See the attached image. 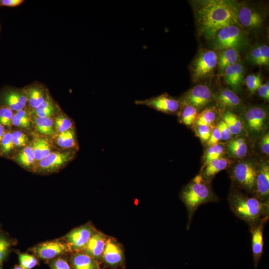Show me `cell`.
I'll return each mask as SVG.
<instances>
[{
    "label": "cell",
    "mask_w": 269,
    "mask_h": 269,
    "mask_svg": "<svg viewBox=\"0 0 269 269\" xmlns=\"http://www.w3.org/2000/svg\"><path fill=\"white\" fill-rule=\"evenodd\" d=\"M193 10L199 31L207 38H213L220 29L239 26L237 3L227 0H205L194 2Z\"/></svg>",
    "instance_id": "obj_1"
},
{
    "label": "cell",
    "mask_w": 269,
    "mask_h": 269,
    "mask_svg": "<svg viewBox=\"0 0 269 269\" xmlns=\"http://www.w3.org/2000/svg\"><path fill=\"white\" fill-rule=\"evenodd\" d=\"M228 201L234 215L249 227L269 218V203L263 202L254 196H249L237 189L232 188Z\"/></svg>",
    "instance_id": "obj_2"
},
{
    "label": "cell",
    "mask_w": 269,
    "mask_h": 269,
    "mask_svg": "<svg viewBox=\"0 0 269 269\" xmlns=\"http://www.w3.org/2000/svg\"><path fill=\"white\" fill-rule=\"evenodd\" d=\"M180 198L187 210V229L192 223L195 212L201 205L219 201L209 182L206 181L201 174L197 175L183 188L180 193Z\"/></svg>",
    "instance_id": "obj_3"
},
{
    "label": "cell",
    "mask_w": 269,
    "mask_h": 269,
    "mask_svg": "<svg viewBox=\"0 0 269 269\" xmlns=\"http://www.w3.org/2000/svg\"><path fill=\"white\" fill-rule=\"evenodd\" d=\"M213 38V47L221 51L230 48L238 51L248 44L246 34L240 26L236 25L220 29Z\"/></svg>",
    "instance_id": "obj_4"
},
{
    "label": "cell",
    "mask_w": 269,
    "mask_h": 269,
    "mask_svg": "<svg viewBox=\"0 0 269 269\" xmlns=\"http://www.w3.org/2000/svg\"><path fill=\"white\" fill-rule=\"evenodd\" d=\"M218 56L211 50H203L197 55L191 65L192 80L197 82L211 76L217 65Z\"/></svg>",
    "instance_id": "obj_5"
},
{
    "label": "cell",
    "mask_w": 269,
    "mask_h": 269,
    "mask_svg": "<svg viewBox=\"0 0 269 269\" xmlns=\"http://www.w3.org/2000/svg\"><path fill=\"white\" fill-rule=\"evenodd\" d=\"M257 167L247 161L238 163L231 172V177L238 188L253 194Z\"/></svg>",
    "instance_id": "obj_6"
},
{
    "label": "cell",
    "mask_w": 269,
    "mask_h": 269,
    "mask_svg": "<svg viewBox=\"0 0 269 269\" xmlns=\"http://www.w3.org/2000/svg\"><path fill=\"white\" fill-rule=\"evenodd\" d=\"M212 99V92L204 84L197 85L184 93L179 99L180 106L191 105L197 110L203 108Z\"/></svg>",
    "instance_id": "obj_7"
},
{
    "label": "cell",
    "mask_w": 269,
    "mask_h": 269,
    "mask_svg": "<svg viewBox=\"0 0 269 269\" xmlns=\"http://www.w3.org/2000/svg\"><path fill=\"white\" fill-rule=\"evenodd\" d=\"M137 105H144L166 114H174L179 111L180 104L179 100L167 93L152 97L144 100L134 101Z\"/></svg>",
    "instance_id": "obj_8"
},
{
    "label": "cell",
    "mask_w": 269,
    "mask_h": 269,
    "mask_svg": "<svg viewBox=\"0 0 269 269\" xmlns=\"http://www.w3.org/2000/svg\"><path fill=\"white\" fill-rule=\"evenodd\" d=\"M237 18L240 25L250 29L260 28L264 16L259 10L244 3H237Z\"/></svg>",
    "instance_id": "obj_9"
},
{
    "label": "cell",
    "mask_w": 269,
    "mask_h": 269,
    "mask_svg": "<svg viewBox=\"0 0 269 269\" xmlns=\"http://www.w3.org/2000/svg\"><path fill=\"white\" fill-rule=\"evenodd\" d=\"M96 231L89 224L76 228L65 236V240L71 251H82L89 240Z\"/></svg>",
    "instance_id": "obj_10"
},
{
    "label": "cell",
    "mask_w": 269,
    "mask_h": 269,
    "mask_svg": "<svg viewBox=\"0 0 269 269\" xmlns=\"http://www.w3.org/2000/svg\"><path fill=\"white\" fill-rule=\"evenodd\" d=\"M27 103L23 89L7 87L0 93V106H5L12 111H18L23 109Z\"/></svg>",
    "instance_id": "obj_11"
},
{
    "label": "cell",
    "mask_w": 269,
    "mask_h": 269,
    "mask_svg": "<svg viewBox=\"0 0 269 269\" xmlns=\"http://www.w3.org/2000/svg\"><path fill=\"white\" fill-rule=\"evenodd\" d=\"M33 251L39 258L49 260L71 250L66 242L55 240L39 244L33 248Z\"/></svg>",
    "instance_id": "obj_12"
},
{
    "label": "cell",
    "mask_w": 269,
    "mask_h": 269,
    "mask_svg": "<svg viewBox=\"0 0 269 269\" xmlns=\"http://www.w3.org/2000/svg\"><path fill=\"white\" fill-rule=\"evenodd\" d=\"M254 196L265 203H269V166L266 163L257 167Z\"/></svg>",
    "instance_id": "obj_13"
},
{
    "label": "cell",
    "mask_w": 269,
    "mask_h": 269,
    "mask_svg": "<svg viewBox=\"0 0 269 269\" xmlns=\"http://www.w3.org/2000/svg\"><path fill=\"white\" fill-rule=\"evenodd\" d=\"M101 259L107 266L117 268L123 264L124 261L121 246L114 239L107 238Z\"/></svg>",
    "instance_id": "obj_14"
},
{
    "label": "cell",
    "mask_w": 269,
    "mask_h": 269,
    "mask_svg": "<svg viewBox=\"0 0 269 269\" xmlns=\"http://www.w3.org/2000/svg\"><path fill=\"white\" fill-rule=\"evenodd\" d=\"M269 218L249 227L251 234V248L255 267L256 268L263 253V231Z\"/></svg>",
    "instance_id": "obj_15"
},
{
    "label": "cell",
    "mask_w": 269,
    "mask_h": 269,
    "mask_svg": "<svg viewBox=\"0 0 269 269\" xmlns=\"http://www.w3.org/2000/svg\"><path fill=\"white\" fill-rule=\"evenodd\" d=\"M23 89L26 94L27 102L33 110L39 106L49 97L47 89L38 82H33Z\"/></svg>",
    "instance_id": "obj_16"
},
{
    "label": "cell",
    "mask_w": 269,
    "mask_h": 269,
    "mask_svg": "<svg viewBox=\"0 0 269 269\" xmlns=\"http://www.w3.org/2000/svg\"><path fill=\"white\" fill-rule=\"evenodd\" d=\"M245 118L250 131L259 133L262 131L265 127L267 113L263 108L254 106L247 111Z\"/></svg>",
    "instance_id": "obj_17"
},
{
    "label": "cell",
    "mask_w": 269,
    "mask_h": 269,
    "mask_svg": "<svg viewBox=\"0 0 269 269\" xmlns=\"http://www.w3.org/2000/svg\"><path fill=\"white\" fill-rule=\"evenodd\" d=\"M244 71L243 65L239 63L230 65L224 70V81L233 91H237L240 89L243 82Z\"/></svg>",
    "instance_id": "obj_18"
},
{
    "label": "cell",
    "mask_w": 269,
    "mask_h": 269,
    "mask_svg": "<svg viewBox=\"0 0 269 269\" xmlns=\"http://www.w3.org/2000/svg\"><path fill=\"white\" fill-rule=\"evenodd\" d=\"M106 240L104 234L96 231L82 251L98 261L101 258Z\"/></svg>",
    "instance_id": "obj_19"
},
{
    "label": "cell",
    "mask_w": 269,
    "mask_h": 269,
    "mask_svg": "<svg viewBox=\"0 0 269 269\" xmlns=\"http://www.w3.org/2000/svg\"><path fill=\"white\" fill-rule=\"evenodd\" d=\"M74 156L71 152H53L41 160L40 167L43 170H50L58 168L70 161Z\"/></svg>",
    "instance_id": "obj_20"
},
{
    "label": "cell",
    "mask_w": 269,
    "mask_h": 269,
    "mask_svg": "<svg viewBox=\"0 0 269 269\" xmlns=\"http://www.w3.org/2000/svg\"><path fill=\"white\" fill-rule=\"evenodd\" d=\"M71 263L73 269H101L98 261L84 252L74 254Z\"/></svg>",
    "instance_id": "obj_21"
},
{
    "label": "cell",
    "mask_w": 269,
    "mask_h": 269,
    "mask_svg": "<svg viewBox=\"0 0 269 269\" xmlns=\"http://www.w3.org/2000/svg\"><path fill=\"white\" fill-rule=\"evenodd\" d=\"M230 163V160L228 158L220 157L214 159L205 165L201 174L206 181L209 182L218 173L227 168Z\"/></svg>",
    "instance_id": "obj_22"
},
{
    "label": "cell",
    "mask_w": 269,
    "mask_h": 269,
    "mask_svg": "<svg viewBox=\"0 0 269 269\" xmlns=\"http://www.w3.org/2000/svg\"><path fill=\"white\" fill-rule=\"evenodd\" d=\"M239 59L238 51L235 49H227L221 51L217 58V65L221 72L228 66L237 63Z\"/></svg>",
    "instance_id": "obj_23"
},
{
    "label": "cell",
    "mask_w": 269,
    "mask_h": 269,
    "mask_svg": "<svg viewBox=\"0 0 269 269\" xmlns=\"http://www.w3.org/2000/svg\"><path fill=\"white\" fill-rule=\"evenodd\" d=\"M217 100L221 106L228 108H235L241 102L237 94L228 88L222 90L217 96Z\"/></svg>",
    "instance_id": "obj_24"
},
{
    "label": "cell",
    "mask_w": 269,
    "mask_h": 269,
    "mask_svg": "<svg viewBox=\"0 0 269 269\" xmlns=\"http://www.w3.org/2000/svg\"><path fill=\"white\" fill-rule=\"evenodd\" d=\"M228 150L233 157L242 158L247 154L248 146L245 139L239 137L229 141L227 144Z\"/></svg>",
    "instance_id": "obj_25"
},
{
    "label": "cell",
    "mask_w": 269,
    "mask_h": 269,
    "mask_svg": "<svg viewBox=\"0 0 269 269\" xmlns=\"http://www.w3.org/2000/svg\"><path fill=\"white\" fill-rule=\"evenodd\" d=\"M222 120L226 123L232 135H236L242 131L243 124L240 118L231 111H226L223 115Z\"/></svg>",
    "instance_id": "obj_26"
},
{
    "label": "cell",
    "mask_w": 269,
    "mask_h": 269,
    "mask_svg": "<svg viewBox=\"0 0 269 269\" xmlns=\"http://www.w3.org/2000/svg\"><path fill=\"white\" fill-rule=\"evenodd\" d=\"M31 147L35 159L37 160L41 161L51 153L50 145L47 141L44 139L34 140Z\"/></svg>",
    "instance_id": "obj_27"
},
{
    "label": "cell",
    "mask_w": 269,
    "mask_h": 269,
    "mask_svg": "<svg viewBox=\"0 0 269 269\" xmlns=\"http://www.w3.org/2000/svg\"><path fill=\"white\" fill-rule=\"evenodd\" d=\"M198 114V110L195 107L191 105L182 106L179 112V120L181 123L190 126L195 122Z\"/></svg>",
    "instance_id": "obj_28"
},
{
    "label": "cell",
    "mask_w": 269,
    "mask_h": 269,
    "mask_svg": "<svg viewBox=\"0 0 269 269\" xmlns=\"http://www.w3.org/2000/svg\"><path fill=\"white\" fill-rule=\"evenodd\" d=\"M57 110V106L48 97L39 106L34 110V113L37 117L50 118Z\"/></svg>",
    "instance_id": "obj_29"
},
{
    "label": "cell",
    "mask_w": 269,
    "mask_h": 269,
    "mask_svg": "<svg viewBox=\"0 0 269 269\" xmlns=\"http://www.w3.org/2000/svg\"><path fill=\"white\" fill-rule=\"evenodd\" d=\"M58 145L65 148H71L75 147L76 142L75 133L72 128L61 133L57 138Z\"/></svg>",
    "instance_id": "obj_30"
},
{
    "label": "cell",
    "mask_w": 269,
    "mask_h": 269,
    "mask_svg": "<svg viewBox=\"0 0 269 269\" xmlns=\"http://www.w3.org/2000/svg\"><path fill=\"white\" fill-rule=\"evenodd\" d=\"M216 115L211 109H206L198 114L195 122L197 126L206 125L213 127L216 120Z\"/></svg>",
    "instance_id": "obj_31"
},
{
    "label": "cell",
    "mask_w": 269,
    "mask_h": 269,
    "mask_svg": "<svg viewBox=\"0 0 269 269\" xmlns=\"http://www.w3.org/2000/svg\"><path fill=\"white\" fill-rule=\"evenodd\" d=\"M36 127L41 133L51 135L53 133V121L50 118L37 117L35 119Z\"/></svg>",
    "instance_id": "obj_32"
},
{
    "label": "cell",
    "mask_w": 269,
    "mask_h": 269,
    "mask_svg": "<svg viewBox=\"0 0 269 269\" xmlns=\"http://www.w3.org/2000/svg\"><path fill=\"white\" fill-rule=\"evenodd\" d=\"M12 122L14 125L20 127L29 128L30 126L28 113L24 109L14 114Z\"/></svg>",
    "instance_id": "obj_33"
},
{
    "label": "cell",
    "mask_w": 269,
    "mask_h": 269,
    "mask_svg": "<svg viewBox=\"0 0 269 269\" xmlns=\"http://www.w3.org/2000/svg\"><path fill=\"white\" fill-rule=\"evenodd\" d=\"M223 153V146L220 144L217 143L209 147L205 155V165L214 159L221 157Z\"/></svg>",
    "instance_id": "obj_34"
},
{
    "label": "cell",
    "mask_w": 269,
    "mask_h": 269,
    "mask_svg": "<svg viewBox=\"0 0 269 269\" xmlns=\"http://www.w3.org/2000/svg\"><path fill=\"white\" fill-rule=\"evenodd\" d=\"M16 159L23 166H29L31 165L35 159L32 147L29 146L25 148L19 153Z\"/></svg>",
    "instance_id": "obj_35"
},
{
    "label": "cell",
    "mask_w": 269,
    "mask_h": 269,
    "mask_svg": "<svg viewBox=\"0 0 269 269\" xmlns=\"http://www.w3.org/2000/svg\"><path fill=\"white\" fill-rule=\"evenodd\" d=\"M20 265L24 269H31L38 264L37 258L33 255L27 253H21L19 255Z\"/></svg>",
    "instance_id": "obj_36"
},
{
    "label": "cell",
    "mask_w": 269,
    "mask_h": 269,
    "mask_svg": "<svg viewBox=\"0 0 269 269\" xmlns=\"http://www.w3.org/2000/svg\"><path fill=\"white\" fill-rule=\"evenodd\" d=\"M245 84L251 94L254 93L262 85L260 75L251 74L246 77Z\"/></svg>",
    "instance_id": "obj_37"
},
{
    "label": "cell",
    "mask_w": 269,
    "mask_h": 269,
    "mask_svg": "<svg viewBox=\"0 0 269 269\" xmlns=\"http://www.w3.org/2000/svg\"><path fill=\"white\" fill-rule=\"evenodd\" d=\"M12 245L10 239L5 235L0 233V263L6 257Z\"/></svg>",
    "instance_id": "obj_38"
},
{
    "label": "cell",
    "mask_w": 269,
    "mask_h": 269,
    "mask_svg": "<svg viewBox=\"0 0 269 269\" xmlns=\"http://www.w3.org/2000/svg\"><path fill=\"white\" fill-rule=\"evenodd\" d=\"M55 127L59 132L62 133L72 128L73 123L69 118L59 115L55 120Z\"/></svg>",
    "instance_id": "obj_39"
},
{
    "label": "cell",
    "mask_w": 269,
    "mask_h": 269,
    "mask_svg": "<svg viewBox=\"0 0 269 269\" xmlns=\"http://www.w3.org/2000/svg\"><path fill=\"white\" fill-rule=\"evenodd\" d=\"M14 114L10 108L5 106H0V124L10 127L12 124Z\"/></svg>",
    "instance_id": "obj_40"
},
{
    "label": "cell",
    "mask_w": 269,
    "mask_h": 269,
    "mask_svg": "<svg viewBox=\"0 0 269 269\" xmlns=\"http://www.w3.org/2000/svg\"><path fill=\"white\" fill-rule=\"evenodd\" d=\"M1 143L2 152L5 154L9 152L14 146L11 133L9 132L5 133Z\"/></svg>",
    "instance_id": "obj_41"
},
{
    "label": "cell",
    "mask_w": 269,
    "mask_h": 269,
    "mask_svg": "<svg viewBox=\"0 0 269 269\" xmlns=\"http://www.w3.org/2000/svg\"><path fill=\"white\" fill-rule=\"evenodd\" d=\"M197 134L202 142H207L211 134V128L206 125L197 126Z\"/></svg>",
    "instance_id": "obj_42"
},
{
    "label": "cell",
    "mask_w": 269,
    "mask_h": 269,
    "mask_svg": "<svg viewBox=\"0 0 269 269\" xmlns=\"http://www.w3.org/2000/svg\"><path fill=\"white\" fill-rule=\"evenodd\" d=\"M248 58L251 63L260 65L261 52L259 45L255 46L250 50Z\"/></svg>",
    "instance_id": "obj_43"
},
{
    "label": "cell",
    "mask_w": 269,
    "mask_h": 269,
    "mask_svg": "<svg viewBox=\"0 0 269 269\" xmlns=\"http://www.w3.org/2000/svg\"><path fill=\"white\" fill-rule=\"evenodd\" d=\"M11 134L14 145L21 146L25 145L28 141L26 135L20 131H14Z\"/></svg>",
    "instance_id": "obj_44"
},
{
    "label": "cell",
    "mask_w": 269,
    "mask_h": 269,
    "mask_svg": "<svg viewBox=\"0 0 269 269\" xmlns=\"http://www.w3.org/2000/svg\"><path fill=\"white\" fill-rule=\"evenodd\" d=\"M217 127L219 131L221 136V140L226 141L231 138L232 134L226 123L223 120L220 121Z\"/></svg>",
    "instance_id": "obj_45"
},
{
    "label": "cell",
    "mask_w": 269,
    "mask_h": 269,
    "mask_svg": "<svg viewBox=\"0 0 269 269\" xmlns=\"http://www.w3.org/2000/svg\"><path fill=\"white\" fill-rule=\"evenodd\" d=\"M50 266L52 269H71L66 260L62 258H58L52 260Z\"/></svg>",
    "instance_id": "obj_46"
},
{
    "label": "cell",
    "mask_w": 269,
    "mask_h": 269,
    "mask_svg": "<svg viewBox=\"0 0 269 269\" xmlns=\"http://www.w3.org/2000/svg\"><path fill=\"white\" fill-rule=\"evenodd\" d=\"M261 52L260 65L268 66L269 63V48L267 45H259Z\"/></svg>",
    "instance_id": "obj_47"
},
{
    "label": "cell",
    "mask_w": 269,
    "mask_h": 269,
    "mask_svg": "<svg viewBox=\"0 0 269 269\" xmlns=\"http://www.w3.org/2000/svg\"><path fill=\"white\" fill-rule=\"evenodd\" d=\"M221 140V136L219 131L217 127H215L211 132L210 137L207 141L209 147L218 143Z\"/></svg>",
    "instance_id": "obj_48"
},
{
    "label": "cell",
    "mask_w": 269,
    "mask_h": 269,
    "mask_svg": "<svg viewBox=\"0 0 269 269\" xmlns=\"http://www.w3.org/2000/svg\"><path fill=\"white\" fill-rule=\"evenodd\" d=\"M260 145L262 152L268 155L269 154V134L268 132L266 133L262 137Z\"/></svg>",
    "instance_id": "obj_49"
},
{
    "label": "cell",
    "mask_w": 269,
    "mask_h": 269,
    "mask_svg": "<svg viewBox=\"0 0 269 269\" xmlns=\"http://www.w3.org/2000/svg\"><path fill=\"white\" fill-rule=\"evenodd\" d=\"M257 92L259 96L266 100H269V83L266 82L264 84H262L257 89Z\"/></svg>",
    "instance_id": "obj_50"
},
{
    "label": "cell",
    "mask_w": 269,
    "mask_h": 269,
    "mask_svg": "<svg viewBox=\"0 0 269 269\" xmlns=\"http://www.w3.org/2000/svg\"><path fill=\"white\" fill-rule=\"evenodd\" d=\"M23 0H0V6L16 7L23 3Z\"/></svg>",
    "instance_id": "obj_51"
},
{
    "label": "cell",
    "mask_w": 269,
    "mask_h": 269,
    "mask_svg": "<svg viewBox=\"0 0 269 269\" xmlns=\"http://www.w3.org/2000/svg\"><path fill=\"white\" fill-rule=\"evenodd\" d=\"M5 133V132L4 126L0 124V142L1 141Z\"/></svg>",
    "instance_id": "obj_52"
},
{
    "label": "cell",
    "mask_w": 269,
    "mask_h": 269,
    "mask_svg": "<svg viewBox=\"0 0 269 269\" xmlns=\"http://www.w3.org/2000/svg\"><path fill=\"white\" fill-rule=\"evenodd\" d=\"M13 269H24L20 265L16 266Z\"/></svg>",
    "instance_id": "obj_53"
},
{
    "label": "cell",
    "mask_w": 269,
    "mask_h": 269,
    "mask_svg": "<svg viewBox=\"0 0 269 269\" xmlns=\"http://www.w3.org/2000/svg\"><path fill=\"white\" fill-rule=\"evenodd\" d=\"M1 263H0V269H2V268L1 267Z\"/></svg>",
    "instance_id": "obj_54"
},
{
    "label": "cell",
    "mask_w": 269,
    "mask_h": 269,
    "mask_svg": "<svg viewBox=\"0 0 269 269\" xmlns=\"http://www.w3.org/2000/svg\"></svg>",
    "instance_id": "obj_55"
}]
</instances>
